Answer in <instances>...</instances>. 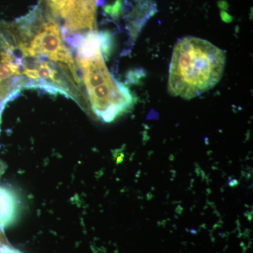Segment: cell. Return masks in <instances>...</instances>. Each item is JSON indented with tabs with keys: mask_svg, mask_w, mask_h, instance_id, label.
Wrapping results in <instances>:
<instances>
[{
	"mask_svg": "<svg viewBox=\"0 0 253 253\" xmlns=\"http://www.w3.org/2000/svg\"><path fill=\"white\" fill-rule=\"evenodd\" d=\"M224 51L201 38L186 37L176 43L169 66L168 91L191 99L214 87L225 66Z\"/></svg>",
	"mask_w": 253,
	"mask_h": 253,
	"instance_id": "1",
	"label": "cell"
},
{
	"mask_svg": "<svg viewBox=\"0 0 253 253\" xmlns=\"http://www.w3.org/2000/svg\"><path fill=\"white\" fill-rule=\"evenodd\" d=\"M98 0H68L61 17L65 41L74 47L88 33L96 31Z\"/></svg>",
	"mask_w": 253,
	"mask_h": 253,
	"instance_id": "2",
	"label": "cell"
},
{
	"mask_svg": "<svg viewBox=\"0 0 253 253\" xmlns=\"http://www.w3.org/2000/svg\"><path fill=\"white\" fill-rule=\"evenodd\" d=\"M0 253H23L18 250L11 247L9 245L1 244L0 246Z\"/></svg>",
	"mask_w": 253,
	"mask_h": 253,
	"instance_id": "5",
	"label": "cell"
},
{
	"mask_svg": "<svg viewBox=\"0 0 253 253\" xmlns=\"http://www.w3.org/2000/svg\"><path fill=\"white\" fill-rule=\"evenodd\" d=\"M20 201L17 194L9 186H0V231L4 232L17 219Z\"/></svg>",
	"mask_w": 253,
	"mask_h": 253,
	"instance_id": "3",
	"label": "cell"
},
{
	"mask_svg": "<svg viewBox=\"0 0 253 253\" xmlns=\"http://www.w3.org/2000/svg\"><path fill=\"white\" fill-rule=\"evenodd\" d=\"M42 1L45 6L46 12L53 18H58L61 17L68 0H42Z\"/></svg>",
	"mask_w": 253,
	"mask_h": 253,
	"instance_id": "4",
	"label": "cell"
}]
</instances>
